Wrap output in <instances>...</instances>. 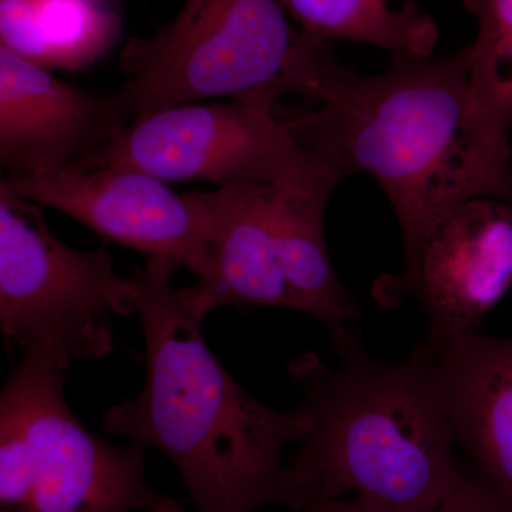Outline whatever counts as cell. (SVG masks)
<instances>
[{
  "label": "cell",
  "instance_id": "obj_11",
  "mask_svg": "<svg viewBox=\"0 0 512 512\" xmlns=\"http://www.w3.org/2000/svg\"><path fill=\"white\" fill-rule=\"evenodd\" d=\"M131 124L119 94L83 92L0 46V163L6 180L76 167Z\"/></svg>",
  "mask_w": 512,
  "mask_h": 512
},
{
  "label": "cell",
  "instance_id": "obj_1",
  "mask_svg": "<svg viewBox=\"0 0 512 512\" xmlns=\"http://www.w3.org/2000/svg\"><path fill=\"white\" fill-rule=\"evenodd\" d=\"M291 93L305 104L274 114L336 180L366 174L389 198L403 235V268L441 217L473 198L512 205V150L485 127L470 83L468 46L443 57L393 52L363 74L332 42L298 33Z\"/></svg>",
  "mask_w": 512,
  "mask_h": 512
},
{
  "label": "cell",
  "instance_id": "obj_4",
  "mask_svg": "<svg viewBox=\"0 0 512 512\" xmlns=\"http://www.w3.org/2000/svg\"><path fill=\"white\" fill-rule=\"evenodd\" d=\"M192 194L207 217L214 261L208 278L178 289L195 319L220 308H281L318 320L332 340L352 329L360 308L326 241L332 192L248 184Z\"/></svg>",
  "mask_w": 512,
  "mask_h": 512
},
{
  "label": "cell",
  "instance_id": "obj_8",
  "mask_svg": "<svg viewBox=\"0 0 512 512\" xmlns=\"http://www.w3.org/2000/svg\"><path fill=\"white\" fill-rule=\"evenodd\" d=\"M114 165L163 181L201 180L217 188L264 184L333 192L339 184L274 113L239 100L184 104L134 121L73 170Z\"/></svg>",
  "mask_w": 512,
  "mask_h": 512
},
{
  "label": "cell",
  "instance_id": "obj_12",
  "mask_svg": "<svg viewBox=\"0 0 512 512\" xmlns=\"http://www.w3.org/2000/svg\"><path fill=\"white\" fill-rule=\"evenodd\" d=\"M412 353L478 476L512 505V338L429 329Z\"/></svg>",
  "mask_w": 512,
  "mask_h": 512
},
{
  "label": "cell",
  "instance_id": "obj_9",
  "mask_svg": "<svg viewBox=\"0 0 512 512\" xmlns=\"http://www.w3.org/2000/svg\"><path fill=\"white\" fill-rule=\"evenodd\" d=\"M0 188L55 208L101 237L148 258L190 269L198 279L214 269L210 229L200 202L178 195L163 180L133 167L69 170L3 180Z\"/></svg>",
  "mask_w": 512,
  "mask_h": 512
},
{
  "label": "cell",
  "instance_id": "obj_13",
  "mask_svg": "<svg viewBox=\"0 0 512 512\" xmlns=\"http://www.w3.org/2000/svg\"><path fill=\"white\" fill-rule=\"evenodd\" d=\"M120 29L110 0H0V46L50 72L93 66Z\"/></svg>",
  "mask_w": 512,
  "mask_h": 512
},
{
  "label": "cell",
  "instance_id": "obj_5",
  "mask_svg": "<svg viewBox=\"0 0 512 512\" xmlns=\"http://www.w3.org/2000/svg\"><path fill=\"white\" fill-rule=\"evenodd\" d=\"M66 369L23 355L0 393V512H187L147 483L144 450L114 446L77 419Z\"/></svg>",
  "mask_w": 512,
  "mask_h": 512
},
{
  "label": "cell",
  "instance_id": "obj_3",
  "mask_svg": "<svg viewBox=\"0 0 512 512\" xmlns=\"http://www.w3.org/2000/svg\"><path fill=\"white\" fill-rule=\"evenodd\" d=\"M333 345L336 366L313 352L288 365L309 426L286 466L306 507L353 495L403 512L437 510L463 470L453 427L420 360L412 353L399 365L379 362L353 328Z\"/></svg>",
  "mask_w": 512,
  "mask_h": 512
},
{
  "label": "cell",
  "instance_id": "obj_15",
  "mask_svg": "<svg viewBox=\"0 0 512 512\" xmlns=\"http://www.w3.org/2000/svg\"><path fill=\"white\" fill-rule=\"evenodd\" d=\"M478 20L470 50V83L481 120L498 141L512 128V0H464Z\"/></svg>",
  "mask_w": 512,
  "mask_h": 512
},
{
  "label": "cell",
  "instance_id": "obj_17",
  "mask_svg": "<svg viewBox=\"0 0 512 512\" xmlns=\"http://www.w3.org/2000/svg\"><path fill=\"white\" fill-rule=\"evenodd\" d=\"M301 512H403L396 508L389 507L377 503V501L369 500L365 497H353L352 500H326L316 501L309 504L305 510Z\"/></svg>",
  "mask_w": 512,
  "mask_h": 512
},
{
  "label": "cell",
  "instance_id": "obj_6",
  "mask_svg": "<svg viewBox=\"0 0 512 512\" xmlns=\"http://www.w3.org/2000/svg\"><path fill=\"white\" fill-rule=\"evenodd\" d=\"M281 0H184L171 25L120 56L119 96L134 121L208 97L272 111L289 94L296 33Z\"/></svg>",
  "mask_w": 512,
  "mask_h": 512
},
{
  "label": "cell",
  "instance_id": "obj_14",
  "mask_svg": "<svg viewBox=\"0 0 512 512\" xmlns=\"http://www.w3.org/2000/svg\"><path fill=\"white\" fill-rule=\"evenodd\" d=\"M302 32L328 40H349L420 56L433 55L439 26L419 5L400 10L386 0H282Z\"/></svg>",
  "mask_w": 512,
  "mask_h": 512
},
{
  "label": "cell",
  "instance_id": "obj_16",
  "mask_svg": "<svg viewBox=\"0 0 512 512\" xmlns=\"http://www.w3.org/2000/svg\"><path fill=\"white\" fill-rule=\"evenodd\" d=\"M433 512H512V505L478 474L463 471L454 493Z\"/></svg>",
  "mask_w": 512,
  "mask_h": 512
},
{
  "label": "cell",
  "instance_id": "obj_10",
  "mask_svg": "<svg viewBox=\"0 0 512 512\" xmlns=\"http://www.w3.org/2000/svg\"><path fill=\"white\" fill-rule=\"evenodd\" d=\"M512 285V205L473 198L441 217L397 275L373 286L383 306L416 298L440 332H476Z\"/></svg>",
  "mask_w": 512,
  "mask_h": 512
},
{
  "label": "cell",
  "instance_id": "obj_7",
  "mask_svg": "<svg viewBox=\"0 0 512 512\" xmlns=\"http://www.w3.org/2000/svg\"><path fill=\"white\" fill-rule=\"evenodd\" d=\"M134 279L104 248L79 251L47 228L40 205L0 188V328L23 355L69 369L116 348L114 318L137 313Z\"/></svg>",
  "mask_w": 512,
  "mask_h": 512
},
{
  "label": "cell",
  "instance_id": "obj_2",
  "mask_svg": "<svg viewBox=\"0 0 512 512\" xmlns=\"http://www.w3.org/2000/svg\"><path fill=\"white\" fill-rule=\"evenodd\" d=\"M177 268L163 258L134 268L146 382L107 410L103 430L170 458L198 512L305 510L285 450L302 439L308 413L272 409L232 379L173 286Z\"/></svg>",
  "mask_w": 512,
  "mask_h": 512
}]
</instances>
